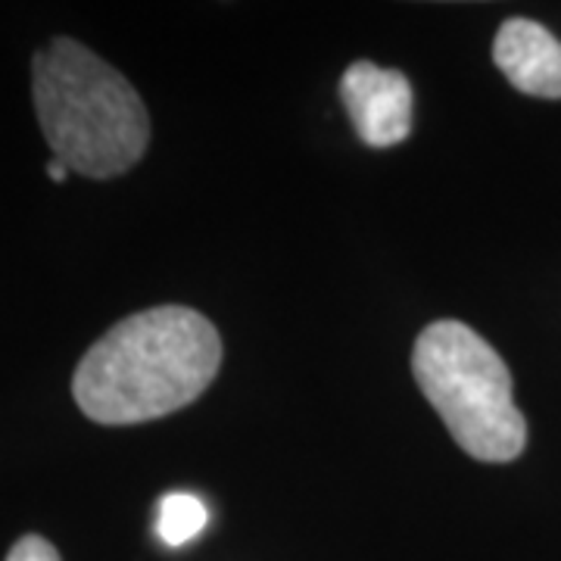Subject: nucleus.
<instances>
[{
    "label": "nucleus",
    "mask_w": 561,
    "mask_h": 561,
    "mask_svg": "<svg viewBox=\"0 0 561 561\" xmlns=\"http://www.w3.org/2000/svg\"><path fill=\"white\" fill-rule=\"evenodd\" d=\"M341 98L368 147H393L412 131V84L397 69L356 60L341 79Z\"/></svg>",
    "instance_id": "20e7f679"
},
{
    "label": "nucleus",
    "mask_w": 561,
    "mask_h": 561,
    "mask_svg": "<svg viewBox=\"0 0 561 561\" xmlns=\"http://www.w3.org/2000/svg\"><path fill=\"white\" fill-rule=\"evenodd\" d=\"M493 60L522 94L546 101L561 98V41L540 22L524 16L502 22L493 41Z\"/></svg>",
    "instance_id": "39448f33"
},
{
    "label": "nucleus",
    "mask_w": 561,
    "mask_h": 561,
    "mask_svg": "<svg viewBox=\"0 0 561 561\" xmlns=\"http://www.w3.org/2000/svg\"><path fill=\"white\" fill-rule=\"evenodd\" d=\"M47 179H54V181H57V184H60V181L69 179V165L54 157V160L47 162Z\"/></svg>",
    "instance_id": "6e6552de"
},
{
    "label": "nucleus",
    "mask_w": 561,
    "mask_h": 561,
    "mask_svg": "<svg viewBox=\"0 0 561 561\" xmlns=\"http://www.w3.org/2000/svg\"><path fill=\"white\" fill-rule=\"evenodd\" d=\"M421 393L468 456L512 461L527 443V421L512 400V375L478 331L453 319L427 324L412 350Z\"/></svg>",
    "instance_id": "7ed1b4c3"
},
{
    "label": "nucleus",
    "mask_w": 561,
    "mask_h": 561,
    "mask_svg": "<svg viewBox=\"0 0 561 561\" xmlns=\"http://www.w3.org/2000/svg\"><path fill=\"white\" fill-rule=\"evenodd\" d=\"M7 561H62L60 552L50 546V542L38 537V534H28V537H22L16 540V546L10 549V556Z\"/></svg>",
    "instance_id": "0eeeda50"
},
{
    "label": "nucleus",
    "mask_w": 561,
    "mask_h": 561,
    "mask_svg": "<svg viewBox=\"0 0 561 561\" xmlns=\"http://www.w3.org/2000/svg\"><path fill=\"white\" fill-rule=\"evenodd\" d=\"M209 522L206 502L194 493H165L157 505V534L165 546L191 542Z\"/></svg>",
    "instance_id": "423d86ee"
},
{
    "label": "nucleus",
    "mask_w": 561,
    "mask_h": 561,
    "mask_svg": "<svg viewBox=\"0 0 561 561\" xmlns=\"http://www.w3.org/2000/svg\"><path fill=\"white\" fill-rule=\"evenodd\" d=\"M219 365L213 321L187 306H157L122 319L84 353L72 397L98 424H140L191 405Z\"/></svg>",
    "instance_id": "f257e3e1"
},
{
    "label": "nucleus",
    "mask_w": 561,
    "mask_h": 561,
    "mask_svg": "<svg viewBox=\"0 0 561 561\" xmlns=\"http://www.w3.org/2000/svg\"><path fill=\"white\" fill-rule=\"evenodd\" d=\"M32 98L54 157L88 179L135 169L150 144V116L138 91L98 54L54 38L32 62Z\"/></svg>",
    "instance_id": "f03ea898"
}]
</instances>
